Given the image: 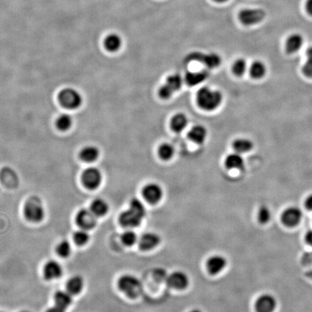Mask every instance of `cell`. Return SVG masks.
<instances>
[{
  "label": "cell",
  "instance_id": "1",
  "mask_svg": "<svg viewBox=\"0 0 312 312\" xmlns=\"http://www.w3.org/2000/svg\"><path fill=\"white\" fill-rule=\"evenodd\" d=\"M146 215L144 204L137 198L131 200L129 209L121 212L119 222L124 228H133L140 226Z\"/></svg>",
  "mask_w": 312,
  "mask_h": 312
},
{
  "label": "cell",
  "instance_id": "2",
  "mask_svg": "<svg viewBox=\"0 0 312 312\" xmlns=\"http://www.w3.org/2000/svg\"><path fill=\"white\" fill-rule=\"evenodd\" d=\"M196 100L202 109L211 111L218 108L223 100V96L219 91L204 87L198 91Z\"/></svg>",
  "mask_w": 312,
  "mask_h": 312
},
{
  "label": "cell",
  "instance_id": "3",
  "mask_svg": "<svg viewBox=\"0 0 312 312\" xmlns=\"http://www.w3.org/2000/svg\"><path fill=\"white\" fill-rule=\"evenodd\" d=\"M118 287L121 292L130 299L139 297L143 290L141 281L132 275H122L118 280Z\"/></svg>",
  "mask_w": 312,
  "mask_h": 312
},
{
  "label": "cell",
  "instance_id": "4",
  "mask_svg": "<svg viewBox=\"0 0 312 312\" xmlns=\"http://www.w3.org/2000/svg\"><path fill=\"white\" fill-rule=\"evenodd\" d=\"M59 102L62 106L68 109H76L82 105L83 98L74 88H65L59 93Z\"/></svg>",
  "mask_w": 312,
  "mask_h": 312
},
{
  "label": "cell",
  "instance_id": "5",
  "mask_svg": "<svg viewBox=\"0 0 312 312\" xmlns=\"http://www.w3.org/2000/svg\"><path fill=\"white\" fill-rule=\"evenodd\" d=\"M182 84L183 79L180 75L175 74L170 75L167 78L164 84L159 89V96L165 100L170 99L175 92L182 88Z\"/></svg>",
  "mask_w": 312,
  "mask_h": 312
},
{
  "label": "cell",
  "instance_id": "6",
  "mask_svg": "<svg viewBox=\"0 0 312 312\" xmlns=\"http://www.w3.org/2000/svg\"><path fill=\"white\" fill-rule=\"evenodd\" d=\"M24 215L29 221L34 223L42 221L44 217V209L42 203L36 200H30L25 206Z\"/></svg>",
  "mask_w": 312,
  "mask_h": 312
},
{
  "label": "cell",
  "instance_id": "7",
  "mask_svg": "<svg viewBox=\"0 0 312 312\" xmlns=\"http://www.w3.org/2000/svg\"><path fill=\"white\" fill-rule=\"evenodd\" d=\"M265 12L262 9L247 8L239 13V20L246 26H252L261 22L265 17Z\"/></svg>",
  "mask_w": 312,
  "mask_h": 312
},
{
  "label": "cell",
  "instance_id": "8",
  "mask_svg": "<svg viewBox=\"0 0 312 312\" xmlns=\"http://www.w3.org/2000/svg\"><path fill=\"white\" fill-rule=\"evenodd\" d=\"M142 195L149 204L156 205L163 198V189L159 184L150 183L143 187Z\"/></svg>",
  "mask_w": 312,
  "mask_h": 312
},
{
  "label": "cell",
  "instance_id": "9",
  "mask_svg": "<svg viewBox=\"0 0 312 312\" xmlns=\"http://www.w3.org/2000/svg\"><path fill=\"white\" fill-rule=\"evenodd\" d=\"M102 181V174L100 170L91 167L88 168L83 173L82 182L86 188L89 190H96L100 186Z\"/></svg>",
  "mask_w": 312,
  "mask_h": 312
},
{
  "label": "cell",
  "instance_id": "10",
  "mask_svg": "<svg viewBox=\"0 0 312 312\" xmlns=\"http://www.w3.org/2000/svg\"><path fill=\"white\" fill-rule=\"evenodd\" d=\"M188 59L191 61H199L209 69L215 68L220 64V57L215 53H203L195 52L191 53Z\"/></svg>",
  "mask_w": 312,
  "mask_h": 312
},
{
  "label": "cell",
  "instance_id": "11",
  "mask_svg": "<svg viewBox=\"0 0 312 312\" xmlns=\"http://www.w3.org/2000/svg\"><path fill=\"white\" fill-rule=\"evenodd\" d=\"M166 283L170 288L175 290H184L190 284V279L185 272L182 271H175L168 275Z\"/></svg>",
  "mask_w": 312,
  "mask_h": 312
},
{
  "label": "cell",
  "instance_id": "12",
  "mask_svg": "<svg viewBox=\"0 0 312 312\" xmlns=\"http://www.w3.org/2000/svg\"><path fill=\"white\" fill-rule=\"evenodd\" d=\"M303 212L302 209L295 206L286 208L281 215V220L283 224L288 227H294L302 221Z\"/></svg>",
  "mask_w": 312,
  "mask_h": 312
},
{
  "label": "cell",
  "instance_id": "13",
  "mask_svg": "<svg viewBox=\"0 0 312 312\" xmlns=\"http://www.w3.org/2000/svg\"><path fill=\"white\" fill-rule=\"evenodd\" d=\"M96 217L91 209H80L77 214L75 221L81 229L88 231L96 226L97 223Z\"/></svg>",
  "mask_w": 312,
  "mask_h": 312
},
{
  "label": "cell",
  "instance_id": "14",
  "mask_svg": "<svg viewBox=\"0 0 312 312\" xmlns=\"http://www.w3.org/2000/svg\"><path fill=\"white\" fill-rule=\"evenodd\" d=\"M276 307V299L272 295L269 294L260 296L255 304L256 312H273Z\"/></svg>",
  "mask_w": 312,
  "mask_h": 312
},
{
  "label": "cell",
  "instance_id": "15",
  "mask_svg": "<svg viewBox=\"0 0 312 312\" xmlns=\"http://www.w3.org/2000/svg\"><path fill=\"white\" fill-rule=\"evenodd\" d=\"M227 265V260L222 255H212L206 261V267L208 273L212 275L220 273Z\"/></svg>",
  "mask_w": 312,
  "mask_h": 312
},
{
  "label": "cell",
  "instance_id": "16",
  "mask_svg": "<svg viewBox=\"0 0 312 312\" xmlns=\"http://www.w3.org/2000/svg\"><path fill=\"white\" fill-rule=\"evenodd\" d=\"M160 242V236L156 233H145L139 239V247L142 251H150L157 247Z\"/></svg>",
  "mask_w": 312,
  "mask_h": 312
},
{
  "label": "cell",
  "instance_id": "17",
  "mask_svg": "<svg viewBox=\"0 0 312 312\" xmlns=\"http://www.w3.org/2000/svg\"><path fill=\"white\" fill-rule=\"evenodd\" d=\"M62 275V268L60 264L54 260H50L46 263L44 267V275L47 280H51L59 278Z\"/></svg>",
  "mask_w": 312,
  "mask_h": 312
},
{
  "label": "cell",
  "instance_id": "18",
  "mask_svg": "<svg viewBox=\"0 0 312 312\" xmlns=\"http://www.w3.org/2000/svg\"><path fill=\"white\" fill-rule=\"evenodd\" d=\"M208 132L202 125L194 126L188 133V138L191 141L196 144H202L207 138Z\"/></svg>",
  "mask_w": 312,
  "mask_h": 312
},
{
  "label": "cell",
  "instance_id": "19",
  "mask_svg": "<svg viewBox=\"0 0 312 312\" xmlns=\"http://www.w3.org/2000/svg\"><path fill=\"white\" fill-rule=\"evenodd\" d=\"M225 165L228 169H243L244 167V160L241 154L238 153L229 154L225 159Z\"/></svg>",
  "mask_w": 312,
  "mask_h": 312
},
{
  "label": "cell",
  "instance_id": "20",
  "mask_svg": "<svg viewBox=\"0 0 312 312\" xmlns=\"http://www.w3.org/2000/svg\"><path fill=\"white\" fill-rule=\"evenodd\" d=\"M303 37L300 34H292L287 39L286 48L288 53H296L303 45Z\"/></svg>",
  "mask_w": 312,
  "mask_h": 312
},
{
  "label": "cell",
  "instance_id": "21",
  "mask_svg": "<svg viewBox=\"0 0 312 312\" xmlns=\"http://www.w3.org/2000/svg\"><path fill=\"white\" fill-rule=\"evenodd\" d=\"M208 77V72L206 71L200 72H190L185 75V82L190 86H195L204 82Z\"/></svg>",
  "mask_w": 312,
  "mask_h": 312
},
{
  "label": "cell",
  "instance_id": "22",
  "mask_svg": "<svg viewBox=\"0 0 312 312\" xmlns=\"http://www.w3.org/2000/svg\"><path fill=\"white\" fill-rule=\"evenodd\" d=\"M80 157L86 163H92L99 158V148L94 146H86L80 151Z\"/></svg>",
  "mask_w": 312,
  "mask_h": 312
},
{
  "label": "cell",
  "instance_id": "23",
  "mask_svg": "<svg viewBox=\"0 0 312 312\" xmlns=\"http://www.w3.org/2000/svg\"><path fill=\"white\" fill-rule=\"evenodd\" d=\"M122 41L118 34H111L106 36L104 41V47L108 52H115L121 48Z\"/></svg>",
  "mask_w": 312,
  "mask_h": 312
},
{
  "label": "cell",
  "instance_id": "24",
  "mask_svg": "<svg viewBox=\"0 0 312 312\" xmlns=\"http://www.w3.org/2000/svg\"><path fill=\"white\" fill-rule=\"evenodd\" d=\"M90 209L96 217H102L108 212V206L105 200L98 198L92 202Z\"/></svg>",
  "mask_w": 312,
  "mask_h": 312
},
{
  "label": "cell",
  "instance_id": "25",
  "mask_svg": "<svg viewBox=\"0 0 312 312\" xmlns=\"http://www.w3.org/2000/svg\"><path fill=\"white\" fill-rule=\"evenodd\" d=\"M188 119L184 113L175 114L171 120V127L174 132H180L187 127Z\"/></svg>",
  "mask_w": 312,
  "mask_h": 312
},
{
  "label": "cell",
  "instance_id": "26",
  "mask_svg": "<svg viewBox=\"0 0 312 312\" xmlns=\"http://www.w3.org/2000/svg\"><path fill=\"white\" fill-rule=\"evenodd\" d=\"M84 286L83 279L80 276L71 277L67 283V291L72 295L78 294L81 292Z\"/></svg>",
  "mask_w": 312,
  "mask_h": 312
},
{
  "label": "cell",
  "instance_id": "27",
  "mask_svg": "<svg viewBox=\"0 0 312 312\" xmlns=\"http://www.w3.org/2000/svg\"><path fill=\"white\" fill-rule=\"evenodd\" d=\"M72 294L67 291H59L54 295L55 304L65 310L72 303Z\"/></svg>",
  "mask_w": 312,
  "mask_h": 312
},
{
  "label": "cell",
  "instance_id": "28",
  "mask_svg": "<svg viewBox=\"0 0 312 312\" xmlns=\"http://www.w3.org/2000/svg\"><path fill=\"white\" fill-rule=\"evenodd\" d=\"M233 148L238 154H246V153L250 152L253 148V143L249 139L239 138L235 140Z\"/></svg>",
  "mask_w": 312,
  "mask_h": 312
},
{
  "label": "cell",
  "instance_id": "29",
  "mask_svg": "<svg viewBox=\"0 0 312 312\" xmlns=\"http://www.w3.org/2000/svg\"><path fill=\"white\" fill-rule=\"evenodd\" d=\"M267 68L264 63L260 61H256L252 63L250 67V75L252 78L259 80L265 75Z\"/></svg>",
  "mask_w": 312,
  "mask_h": 312
},
{
  "label": "cell",
  "instance_id": "30",
  "mask_svg": "<svg viewBox=\"0 0 312 312\" xmlns=\"http://www.w3.org/2000/svg\"><path fill=\"white\" fill-rule=\"evenodd\" d=\"M72 124V118L67 113H63L56 121V127L61 131H67L70 129Z\"/></svg>",
  "mask_w": 312,
  "mask_h": 312
},
{
  "label": "cell",
  "instance_id": "31",
  "mask_svg": "<svg viewBox=\"0 0 312 312\" xmlns=\"http://www.w3.org/2000/svg\"><path fill=\"white\" fill-rule=\"evenodd\" d=\"M174 154V148L171 144L163 143L158 148L159 157L163 160H170Z\"/></svg>",
  "mask_w": 312,
  "mask_h": 312
},
{
  "label": "cell",
  "instance_id": "32",
  "mask_svg": "<svg viewBox=\"0 0 312 312\" xmlns=\"http://www.w3.org/2000/svg\"><path fill=\"white\" fill-rule=\"evenodd\" d=\"M121 242L127 247H132L138 241V236L133 231L128 230L123 233L121 236Z\"/></svg>",
  "mask_w": 312,
  "mask_h": 312
},
{
  "label": "cell",
  "instance_id": "33",
  "mask_svg": "<svg viewBox=\"0 0 312 312\" xmlns=\"http://www.w3.org/2000/svg\"><path fill=\"white\" fill-rule=\"evenodd\" d=\"M271 211L269 208L266 206H261L260 207L258 212V220L261 224H266L270 220Z\"/></svg>",
  "mask_w": 312,
  "mask_h": 312
},
{
  "label": "cell",
  "instance_id": "34",
  "mask_svg": "<svg viewBox=\"0 0 312 312\" xmlns=\"http://www.w3.org/2000/svg\"><path fill=\"white\" fill-rule=\"evenodd\" d=\"M73 240L75 244L79 246L85 245L89 240V234L87 232L86 230H79L74 233Z\"/></svg>",
  "mask_w": 312,
  "mask_h": 312
},
{
  "label": "cell",
  "instance_id": "35",
  "mask_svg": "<svg viewBox=\"0 0 312 312\" xmlns=\"http://www.w3.org/2000/svg\"><path fill=\"white\" fill-rule=\"evenodd\" d=\"M56 252L61 258H67L71 253L70 244L67 241H61L56 246Z\"/></svg>",
  "mask_w": 312,
  "mask_h": 312
},
{
  "label": "cell",
  "instance_id": "36",
  "mask_svg": "<svg viewBox=\"0 0 312 312\" xmlns=\"http://www.w3.org/2000/svg\"><path fill=\"white\" fill-rule=\"evenodd\" d=\"M307 60L303 67V72L307 78L312 79V47L307 52Z\"/></svg>",
  "mask_w": 312,
  "mask_h": 312
},
{
  "label": "cell",
  "instance_id": "37",
  "mask_svg": "<svg viewBox=\"0 0 312 312\" xmlns=\"http://www.w3.org/2000/svg\"><path fill=\"white\" fill-rule=\"evenodd\" d=\"M247 64L244 59H239L235 61L233 65V72L236 76H242L247 70Z\"/></svg>",
  "mask_w": 312,
  "mask_h": 312
},
{
  "label": "cell",
  "instance_id": "38",
  "mask_svg": "<svg viewBox=\"0 0 312 312\" xmlns=\"http://www.w3.org/2000/svg\"><path fill=\"white\" fill-rule=\"evenodd\" d=\"M304 205H305V207L307 209H308L309 210H312V194L306 198Z\"/></svg>",
  "mask_w": 312,
  "mask_h": 312
},
{
  "label": "cell",
  "instance_id": "39",
  "mask_svg": "<svg viewBox=\"0 0 312 312\" xmlns=\"http://www.w3.org/2000/svg\"><path fill=\"white\" fill-rule=\"evenodd\" d=\"M46 312H65V309L61 308V307L55 304L53 307L49 309Z\"/></svg>",
  "mask_w": 312,
  "mask_h": 312
},
{
  "label": "cell",
  "instance_id": "40",
  "mask_svg": "<svg viewBox=\"0 0 312 312\" xmlns=\"http://www.w3.org/2000/svg\"><path fill=\"white\" fill-rule=\"evenodd\" d=\"M305 241L307 244L312 247V231H309L305 235Z\"/></svg>",
  "mask_w": 312,
  "mask_h": 312
},
{
  "label": "cell",
  "instance_id": "41",
  "mask_svg": "<svg viewBox=\"0 0 312 312\" xmlns=\"http://www.w3.org/2000/svg\"><path fill=\"white\" fill-rule=\"evenodd\" d=\"M307 12L312 15V0H308L307 2Z\"/></svg>",
  "mask_w": 312,
  "mask_h": 312
},
{
  "label": "cell",
  "instance_id": "42",
  "mask_svg": "<svg viewBox=\"0 0 312 312\" xmlns=\"http://www.w3.org/2000/svg\"><path fill=\"white\" fill-rule=\"evenodd\" d=\"M307 275L309 277H311L312 278V270L309 271L308 273H307Z\"/></svg>",
  "mask_w": 312,
  "mask_h": 312
},
{
  "label": "cell",
  "instance_id": "43",
  "mask_svg": "<svg viewBox=\"0 0 312 312\" xmlns=\"http://www.w3.org/2000/svg\"><path fill=\"white\" fill-rule=\"evenodd\" d=\"M214 1H217V2H224V1H228V0H214Z\"/></svg>",
  "mask_w": 312,
  "mask_h": 312
},
{
  "label": "cell",
  "instance_id": "44",
  "mask_svg": "<svg viewBox=\"0 0 312 312\" xmlns=\"http://www.w3.org/2000/svg\"><path fill=\"white\" fill-rule=\"evenodd\" d=\"M190 312H202L200 311V310H192V311H191Z\"/></svg>",
  "mask_w": 312,
  "mask_h": 312
},
{
  "label": "cell",
  "instance_id": "45",
  "mask_svg": "<svg viewBox=\"0 0 312 312\" xmlns=\"http://www.w3.org/2000/svg\"><path fill=\"white\" fill-rule=\"evenodd\" d=\"M28 312V311H23V312Z\"/></svg>",
  "mask_w": 312,
  "mask_h": 312
}]
</instances>
